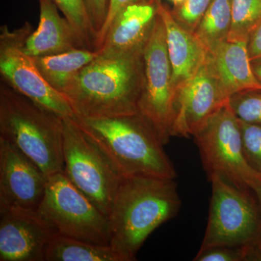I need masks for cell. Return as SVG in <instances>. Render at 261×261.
Instances as JSON below:
<instances>
[{
  "label": "cell",
  "instance_id": "obj_1",
  "mask_svg": "<svg viewBox=\"0 0 261 261\" xmlns=\"http://www.w3.org/2000/svg\"><path fill=\"white\" fill-rule=\"evenodd\" d=\"M180 207L174 179L145 176L123 178L108 216L110 246L123 261L135 260L149 235L176 216Z\"/></svg>",
  "mask_w": 261,
  "mask_h": 261
},
{
  "label": "cell",
  "instance_id": "obj_2",
  "mask_svg": "<svg viewBox=\"0 0 261 261\" xmlns=\"http://www.w3.org/2000/svg\"><path fill=\"white\" fill-rule=\"evenodd\" d=\"M143 51L99 53L65 93L75 115L102 118L138 113L143 81Z\"/></svg>",
  "mask_w": 261,
  "mask_h": 261
},
{
  "label": "cell",
  "instance_id": "obj_3",
  "mask_svg": "<svg viewBox=\"0 0 261 261\" xmlns=\"http://www.w3.org/2000/svg\"><path fill=\"white\" fill-rule=\"evenodd\" d=\"M123 178H171L172 162L152 126L140 114L102 118L72 117Z\"/></svg>",
  "mask_w": 261,
  "mask_h": 261
},
{
  "label": "cell",
  "instance_id": "obj_4",
  "mask_svg": "<svg viewBox=\"0 0 261 261\" xmlns=\"http://www.w3.org/2000/svg\"><path fill=\"white\" fill-rule=\"evenodd\" d=\"M0 137L10 141L47 177L64 171L63 117L1 80Z\"/></svg>",
  "mask_w": 261,
  "mask_h": 261
},
{
  "label": "cell",
  "instance_id": "obj_5",
  "mask_svg": "<svg viewBox=\"0 0 261 261\" xmlns=\"http://www.w3.org/2000/svg\"><path fill=\"white\" fill-rule=\"evenodd\" d=\"M63 160L65 176L108 217L123 178L72 117L63 118Z\"/></svg>",
  "mask_w": 261,
  "mask_h": 261
},
{
  "label": "cell",
  "instance_id": "obj_6",
  "mask_svg": "<svg viewBox=\"0 0 261 261\" xmlns=\"http://www.w3.org/2000/svg\"><path fill=\"white\" fill-rule=\"evenodd\" d=\"M37 211L59 234L99 245H110L108 217L60 172L47 178Z\"/></svg>",
  "mask_w": 261,
  "mask_h": 261
},
{
  "label": "cell",
  "instance_id": "obj_7",
  "mask_svg": "<svg viewBox=\"0 0 261 261\" xmlns=\"http://www.w3.org/2000/svg\"><path fill=\"white\" fill-rule=\"evenodd\" d=\"M193 137L208 178L218 175L244 190L252 189L261 181V173L252 168L245 159L240 122L228 103L215 113Z\"/></svg>",
  "mask_w": 261,
  "mask_h": 261
},
{
  "label": "cell",
  "instance_id": "obj_8",
  "mask_svg": "<svg viewBox=\"0 0 261 261\" xmlns=\"http://www.w3.org/2000/svg\"><path fill=\"white\" fill-rule=\"evenodd\" d=\"M211 182L210 210L205 236L199 252L216 247L250 246L258 238L256 207L244 189L218 175Z\"/></svg>",
  "mask_w": 261,
  "mask_h": 261
},
{
  "label": "cell",
  "instance_id": "obj_9",
  "mask_svg": "<svg viewBox=\"0 0 261 261\" xmlns=\"http://www.w3.org/2000/svg\"><path fill=\"white\" fill-rule=\"evenodd\" d=\"M144 72L138 113L148 122L166 145L172 137L175 97L166 29L159 15L143 51Z\"/></svg>",
  "mask_w": 261,
  "mask_h": 261
},
{
  "label": "cell",
  "instance_id": "obj_10",
  "mask_svg": "<svg viewBox=\"0 0 261 261\" xmlns=\"http://www.w3.org/2000/svg\"><path fill=\"white\" fill-rule=\"evenodd\" d=\"M33 32L25 22L23 27L10 30L2 27L0 34L1 80L19 93L63 118L75 116L68 98L51 87L41 74L34 58L24 51L27 38Z\"/></svg>",
  "mask_w": 261,
  "mask_h": 261
},
{
  "label": "cell",
  "instance_id": "obj_11",
  "mask_svg": "<svg viewBox=\"0 0 261 261\" xmlns=\"http://www.w3.org/2000/svg\"><path fill=\"white\" fill-rule=\"evenodd\" d=\"M58 231L37 210L10 207L0 211V260L44 261Z\"/></svg>",
  "mask_w": 261,
  "mask_h": 261
},
{
  "label": "cell",
  "instance_id": "obj_12",
  "mask_svg": "<svg viewBox=\"0 0 261 261\" xmlns=\"http://www.w3.org/2000/svg\"><path fill=\"white\" fill-rule=\"evenodd\" d=\"M228 99L206 60L176 96L172 137H193Z\"/></svg>",
  "mask_w": 261,
  "mask_h": 261
},
{
  "label": "cell",
  "instance_id": "obj_13",
  "mask_svg": "<svg viewBox=\"0 0 261 261\" xmlns=\"http://www.w3.org/2000/svg\"><path fill=\"white\" fill-rule=\"evenodd\" d=\"M47 178L16 146L0 137V211L10 207L37 210Z\"/></svg>",
  "mask_w": 261,
  "mask_h": 261
},
{
  "label": "cell",
  "instance_id": "obj_14",
  "mask_svg": "<svg viewBox=\"0 0 261 261\" xmlns=\"http://www.w3.org/2000/svg\"><path fill=\"white\" fill-rule=\"evenodd\" d=\"M161 0H144L120 10L110 25L100 54L116 55L143 51L159 15Z\"/></svg>",
  "mask_w": 261,
  "mask_h": 261
},
{
  "label": "cell",
  "instance_id": "obj_15",
  "mask_svg": "<svg viewBox=\"0 0 261 261\" xmlns=\"http://www.w3.org/2000/svg\"><path fill=\"white\" fill-rule=\"evenodd\" d=\"M159 15L166 29L171 84L176 99L178 92L205 63L207 51L193 33L175 20L171 9L162 2L159 5Z\"/></svg>",
  "mask_w": 261,
  "mask_h": 261
},
{
  "label": "cell",
  "instance_id": "obj_16",
  "mask_svg": "<svg viewBox=\"0 0 261 261\" xmlns=\"http://www.w3.org/2000/svg\"><path fill=\"white\" fill-rule=\"evenodd\" d=\"M39 23L27 38L24 51L33 58L87 48L71 23L59 13L53 0H38Z\"/></svg>",
  "mask_w": 261,
  "mask_h": 261
},
{
  "label": "cell",
  "instance_id": "obj_17",
  "mask_svg": "<svg viewBox=\"0 0 261 261\" xmlns=\"http://www.w3.org/2000/svg\"><path fill=\"white\" fill-rule=\"evenodd\" d=\"M207 62L228 97L245 91H261V84L252 71L246 42L226 39L207 51Z\"/></svg>",
  "mask_w": 261,
  "mask_h": 261
},
{
  "label": "cell",
  "instance_id": "obj_18",
  "mask_svg": "<svg viewBox=\"0 0 261 261\" xmlns=\"http://www.w3.org/2000/svg\"><path fill=\"white\" fill-rule=\"evenodd\" d=\"M99 55V50L80 48L55 56L34 58L47 83L64 94L82 70Z\"/></svg>",
  "mask_w": 261,
  "mask_h": 261
},
{
  "label": "cell",
  "instance_id": "obj_19",
  "mask_svg": "<svg viewBox=\"0 0 261 261\" xmlns=\"http://www.w3.org/2000/svg\"><path fill=\"white\" fill-rule=\"evenodd\" d=\"M44 261H123L110 245H99L63 235L53 238Z\"/></svg>",
  "mask_w": 261,
  "mask_h": 261
},
{
  "label": "cell",
  "instance_id": "obj_20",
  "mask_svg": "<svg viewBox=\"0 0 261 261\" xmlns=\"http://www.w3.org/2000/svg\"><path fill=\"white\" fill-rule=\"evenodd\" d=\"M231 22V0H213L193 34L210 51L227 39Z\"/></svg>",
  "mask_w": 261,
  "mask_h": 261
},
{
  "label": "cell",
  "instance_id": "obj_21",
  "mask_svg": "<svg viewBox=\"0 0 261 261\" xmlns=\"http://www.w3.org/2000/svg\"><path fill=\"white\" fill-rule=\"evenodd\" d=\"M232 22L227 40L247 42L261 22V0H231Z\"/></svg>",
  "mask_w": 261,
  "mask_h": 261
},
{
  "label": "cell",
  "instance_id": "obj_22",
  "mask_svg": "<svg viewBox=\"0 0 261 261\" xmlns=\"http://www.w3.org/2000/svg\"><path fill=\"white\" fill-rule=\"evenodd\" d=\"M53 2L63 16L79 33L86 47L94 49V37L89 27L83 0H53Z\"/></svg>",
  "mask_w": 261,
  "mask_h": 261
},
{
  "label": "cell",
  "instance_id": "obj_23",
  "mask_svg": "<svg viewBox=\"0 0 261 261\" xmlns=\"http://www.w3.org/2000/svg\"><path fill=\"white\" fill-rule=\"evenodd\" d=\"M228 104L240 121L261 124V91H245L233 94Z\"/></svg>",
  "mask_w": 261,
  "mask_h": 261
},
{
  "label": "cell",
  "instance_id": "obj_24",
  "mask_svg": "<svg viewBox=\"0 0 261 261\" xmlns=\"http://www.w3.org/2000/svg\"><path fill=\"white\" fill-rule=\"evenodd\" d=\"M239 122L245 159L252 168L261 173V124Z\"/></svg>",
  "mask_w": 261,
  "mask_h": 261
},
{
  "label": "cell",
  "instance_id": "obj_25",
  "mask_svg": "<svg viewBox=\"0 0 261 261\" xmlns=\"http://www.w3.org/2000/svg\"><path fill=\"white\" fill-rule=\"evenodd\" d=\"M213 0H185L181 5L173 7V18L183 28L194 33Z\"/></svg>",
  "mask_w": 261,
  "mask_h": 261
},
{
  "label": "cell",
  "instance_id": "obj_26",
  "mask_svg": "<svg viewBox=\"0 0 261 261\" xmlns=\"http://www.w3.org/2000/svg\"><path fill=\"white\" fill-rule=\"evenodd\" d=\"M250 246L216 247L202 252H198L195 261H240L248 257L251 251Z\"/></svg>",
  "mask_w": 261,
  "mask_h": 261
},
{
  "label": "cell",
  "instance_id": "obj_27",
  "mask_svg": "<svg viewBox=\"0 0 261 261\" xmlns=\"http://www.w3.org/2000/svg\"><path fill=\"white\" fill-rule=\"evenodd\" d=\"M91 31L96 37L102 30L109 13L111 0H83Z\"/></svg>",
  "mask_w": 261,
  "mask_h": 261
},
{
  "label": "cell",
  "instance_id": "obj_28",
  "mask_svg": "<svg viewBox=\"0 0 261 261\" xmlns=\"http://www.w3.org/2000/svg\"><path fill=\"white\" fill-rule=\"evenodd\" d=\"M140 1H144V0H111V5H110L107 20H106L102 30L98 34L95 39V42H94V49L95 50L99 49L102 45L103 40H104L110 25H111L115 17L119 13L120 10L126 5Z\"/></svg>",
  "mask_w": 261,
  "mask_h": 261
},
{
  "label": "cell",
  "instance_id": "obj_29",
  "mask_svg": "<svg viewBox=\"0 0 261 261\" xmlns=\"http://www.w3.org/2000/svg\"><path fill=\"white\" fill-rule=\"evenodd\" d=\"M247 47L251 62L261 61V22L250 33Z\"/></svg>",
  "mask_w": 261,
  "mask_h": 261
},
{
  "label": "cell",
  "instance_id": "obj_30",
  "mask_svg": "<svg viewBox=\"0 0 261 261\" xmlns=\"http://www.w3.org/2000/svg\"><path fill=\"white\" fill-rule=\"evenodd\" d=\"M252 71L261 84V61L251 62Z\"/></svg>",
  "mask_w": 261,
  "mask_h": 261
},
{
  "label": "cell",
  "instance_id": "obj_31",
  "mask_svg": "<svg viewBox=\"0 0 261 261\" xmlns=\"http://www.w3.org/2000/svg\"><path fill=\"white\" fill-rule=\"evenodd\" d=\"M252 190L255 192L257 197H258V200L260 201V203L261 205V181H259L258 183H257L256 185H255L253 187H252Z\"/></svg>",
  "mask_w": 261,
  "mask_h": 261
},
{
  "label": "cell",
  "instance_id": "obj_32",
  "mask_svg": "<svg viewBox=\"0 0 261 261\" xmlns=\"http://www.w3.org/2000/svg\"><path fill=\"white\" fill-rule=\"evenodd\" d=\"M173 3V7H177L178 5H181L185 0H169Z\"/></svg>",
  "mask_w": 261,
  "mask_h": 261
}]
</instances>
